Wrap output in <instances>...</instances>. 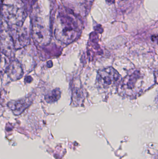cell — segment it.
Here are the masks:
<instances>
[{"instance_id":"obj_2","label":"cell","mask_w":158,"mask_h":159,"mask_svg":"<svg viewBox=\"0 0 158 159\" xmlns=\"http://www.w3.org/2000/svg\"><path fill=\"white\" fill-rule=\"evenodd\" d=\"M147 73L143 70H135L130 72L121 81L118 87L119 93L128 98L139 96L151 86L150 75Z\"/></svg>"},{"instance_id":"obj_3","label":"cell","mask_w":158,"mask_h":159,"mask_svg":"<svg viewBox=\"0 0 158 159\" xmlns=\"http://www.w3.org/2000/svg\"><path fill=\"white\" fill-rule=\"evenodd\" d=\"M2 12L5 20L11 28H20L25 21V7L20 0H4Z\"/></svg>"},{"instance_id":"obj_7","label":"cell","mask_w":158,"mask_h":159,"mask_svg":"<svg viewBox=\"0 0 158 159\" xmlns=\"http://www.w3.org/2000/svg\"><path fill=\"white\" fill-rule=\"evenodd\" d=\"M32 102L30 98H26L18 101L9 102L7 106L15 115H19L23 113Z\"/></svg>"},{"instance_id":"obj_1","label":"cell","mask_w":158,"mask_h":159,"mask_svg":"<svg viewBox=\"0 0 158 159\" xmlns=\"http://www.w3.org/2000/svg\"><path fill=\"white\" fill-rule=\"evenodd\" d=\"M82 29L81 22L74 15L68 12H61L56 20L54 35L59 42L69 44L79 37Z\"/></svg>"},{"instance_id":"obj_4","label":"cell","mask_w":158,"mask_h":159,"mask_svg":"<svg viewBox=\"0 0 158 159\" xmlns=\"http://www.w3.org/2000/svg\"><path fill=\"white\" fill-rule=\"evenodd\" d=\"M121 80V75L116 70L108 67L98 72L96 85L100 89L106 91L118 87Z\"/></svg>"},{"instance_id":"obj_6","label":"cell","mask_w":158,"mask_h":159,"mask_svg":"<svg viewBox=\"0 0 158 159\" xmlns=\"http://www.w3.org/2000/svg\"><path fill=\"white\" fill-rule=\"evenodd\" d=\"M1 49L5 56L12 58L15 56V48L13 38L6 33L1 35Z\"/></svg>"},{"instance_id":"obj_9","label":"cell","mask_w":158,"mask_h":159,"mask_svg":"<svg viewBox=\"0 0 158 159\" xmlns=\"http://www.w3.org/2000/svg\"><path fill=\"white\" fill-rule=\"evenodd\" d=\"M29 35L27 30L19 31L14 41L15 49H19L26 46L29 43Z\"/></svg>"},{"instance_id":"obj_10","label":"cell","mask_w":158,"mask_h":159,"mask_svg":"<svg viewBox=\"0 0 158 159\" xmlns=\"http://www.w3.org/2000/svg\"><path fill=\"white\" fill-rule=\"evenodd\" d=\"M61 92L58 89L53 90L51 93L45 96V100L47 102L52 103L56 102L60 98Z\"/></svg>"},{"instance_id":"obj_11","label":"cell","mask_w":158,"mask_h":159,"mask_svg":"<svg viewBox=\"0 0 158 159\" xmlns=\"http://www.w3.org/2000/svg\"><path fill=\"white\" fill-rule=\"evenodd\" d=\"M32 81V78L31 76H28L25 77V81L26 83H30Z\"/></svg>"},{"instance_id":"obj_5","label":"cell","mask_w":158,"mask_h":159,"mask_svg":"<svg viewBox=\"0 0 158 159\" xmlns=\"http://www.w3.org/2000/svg\"><path fill=\"white\" fill-rule=\"evenodd\" d=\"M32 34L34 41L40 45H46L51 40L49 30L41 21L39 20H35L33 23Z\"/></svg>"},{"instance_id":"obj_8","label":"cell","mask_w":158,"mask_h":159,"mask_svg":"<svg viewBox=\"0 0 158 159\" xmlns=\"http://www.w3.org/2000/svg\"><path fill=\"white\" fill-rule=\"evenodd\" d=\"M6 72L8 76L12 80L20 79L23 75V69L19 61H14L7 67Z\"/></svg>"}]
</instances>
